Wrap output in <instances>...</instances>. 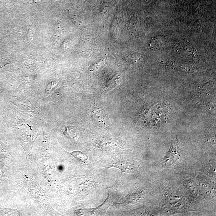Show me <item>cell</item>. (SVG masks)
I'll return each mask as SVG.
<instances>
[{"mask_svg": "<svg viewBox=\"0 0 216 216\" xmlns=\"http://www.w3.org/2000/svg\"><path fill=\"white\" fill-rule=\"evenodd\" d=\"M180 153L176 139L172 143L170 149L166 156L160 161V164L163 166H169L176 163L179 158Z\"/></svg>", "mask_w": 216, "mask_h": 216, "instance_id": "obj_1", "label": "cell"}, {"mask_svg": "<svg viewBox=\"0 0 216 216\" xmlns=\"http://www.w3.org/2000/svg\"><path fill=\"white\" fill-rule=\"evenodd\" d=\"M90 111V114L92 116V118L98 122L104 123L107 117L103 109L92 106Z\"/></svg>", "mask_w": 216, "mask_h": 216, "instance_id": "obj_2", "label": "cell"}, {"mask_svg": "<svg viewBox=\"0 0 216 216\" xmlns=\"http://www.w3.org/2000/svg\"><path fill=\"white\" fill-rule=\"evenodd\" d=\"M74 157L77 158L83 162H86L88 160V157L87 155L86 154L83 153L80 151H74L72 153Z\"/></svg>", "mask_w": 216, "mask_h": 216, "instance_id": "obj_3", "label": "cell"}]
</instances>
